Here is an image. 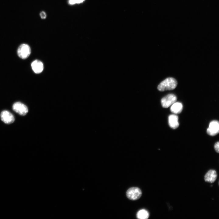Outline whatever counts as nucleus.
<instances>
[{
    "mask_svg": "<svg viewBox=\"0 0 219 219\" xmlns=\"http://www.w3.org/2000/svg\"><path fill=\"white\" fill-rule=\"evenodd\" d=\"M12 109L16 112L22 116L25 115L28 112L27 107L20 102H17L13 105Z\"/></svg>",
    "mask_w": 219,
    "mask_h": 219,
    "instance_id": "5",
    "label": "nucleus"
},
{
    "mask_svg": "<svg viewBox=\"0 0 219 219\" xmlns=\"http://www.w3.org/2000/svg\"><path fill=\"white\" fill-rule=\"evenodd\" d=\"M214 148L215 151L218 153L219 152V143L217 141L214 144Z\"/></svg>",
    "mask_w": 219,
    "mask_h": 219,
    "instance_id": "14",
    "label": "nucleus"
},
{
    "mask_svg": "<svg viewBox=\"0 0 219 219\" xmlns=\"http://www.w3.org/2000/svg\"><path fill=\"white\" fill-rule=\"evenodd\" d=\"M30 53V48L27 44H22L19 46L18 49V55L21 58L25 59L27 58Z\"/></svg>",
    "mask_w": 219,
    "mask_h": 219,
    "instance_id": "2",
    "label": "nucleus"
},
{
    "mask_svg": "<svg viewBox=\"0 0 219 219\" xmlns=\"http://www.w3.org/2000/svg\"><path fill=\"white\" fill-rule=\"evenodd\" d=\"M182 108V105L181 103L175 102L171 105L170 110L175 114H178L181 112Z\"/></svg>",
    "mask_w": 219,
    "mask_h": 219,
    "instance_id": "11",
    "label": "nucleus"
},
{
    "mask_svg": "<svg viewBox=\"0 0 219 219\" xmlns=\"http://www.w3.org/2000/svg\"><path fill=\"white\" fill-rule=\"evenodd\" d=\"M1 120L5 123L9 124L13 123L15 120L13 115L7 110L2 111L0 115Z\"/></svg>",
    "mask_w": 219,
    "mask_h": 219,
    "instance_id": "7",
    "label": "nucleus"
},
{
    "mask_svg": "<svg viewBox=\"0 0 219 219\" xmlns=\"http://www.w3.org/2000/svg\"><path fill=\"white\" fill-rule=\"evenodd\" d=\"M177 85L176 79L173 78H168L159 84L158 86V89L160 91L172 90L176 87Z\"/></svg>",
    "mask_w": 219,
    "mask_h": 219,
    "instance_id": "1",
    "label": "nucleus"
},
{
    "mask_svg": "<svg viewBox=\"0 0 219 219\" xmlns=\"http://www.w3.org/2000/svg\"><path fill=\"white\" fill-rule=\"evenodd\" d=\"M217 177L216 172L214 170H210L205 174L204 178V180L207 182L213 183L216 180Z\"/></svg>",
    "mask_w": 219,
    "mask_h": 219,
    "instance_id": "9",
    "label": "nucleus"
},
{
    "mask_svg": "<svg viewBox=\"0 0 219 219\" xmlns=\"http://www.w3.org/2000/svg\"><path fill=\"white\" fill-rule=\"evenodd\" d=\"M207 132L208 134L211 136H214L217 134L219 132V123L218 121L214 120L211 121L210 123Z\"/></svg>",
    "mask_w": 219,
    "mask_h": 219,
    "instance_id": "6",
    "label": "nucleus"
},
{
    "mask_svg": "<svg viewBox=\"0 0 219 219\" xmlns=\"http://www.w3.org/2000/svg\"><path fill=\"white\" fill-rule=\"evenodd\" d=\"M85 0H69V3L70 5L79 4Z\"/></svg>",
    "mask_w": 219,
    "mask_h": 219,
    "instance_id": "13",
    "label": "nucleus"
},
{
    "mask_svg": "<svg viewBox=\"0 0 219 219\" xmlns=\"http://www.w3.org/2000/svg\"><path fill=\"white\" fill-rule=\"evenodd\" d=\"M32 68L36 73L39 74L41 72L43 69V65L41 61L36 60L33 61L31 64Z\"/></svg>",
    "mask_w": 219,
    "mask_h": 219,
    "instance_id": "8",
    "label": "nucleus"
},
{
    "mask_svg": "<svg viewBox=\"0 0 219 219\" xmlns=\"http://www.w3.org/2000/svg\"><path fill=\"white\" fill-rule=\"evenodd\" d=\"M177 100V97L174 94H169L163 97L161 100V103L162 106L167 108L172 105Z\"/></svg>",
    "mask_w": 219,
    "mask_h": 219,
    "instance_id": "4",
    "label": "nucleus"
},
{
    "mask_svg": "<svg viewBox=\"0 0 219 219\" xmlns=\"http://www.w3.org/2000/svg\"><path fill=\"white\" fill-rule=\"evenodd\" d=\"M149 216V214L147 211L145 209L139 210L137 214V217L138 219H147Z\"/></svg>",
    "mask_w": 219,
    "mask_h": 219,
    "instance_id": "12",
    "label": "nucleus"
},
{
    "mask_svg": "<svg viewBox=\"0 0 219 219\" xmlns=\"http://www.w3.org/2000/svg\"><path fill=\"white\" fill-rule=\"evenodd\" d=\"M127 198L130 200H136L141 196L142 192L141 190L137 187H133L128 189L126 193Z\"/></svg>",
    "mask_w": 219,
    "mask_h": 219,
    "instance_id": "3",
    "label": "nucleus"
},
{
    "mask_svg": "<svg viewBox=\"0 0 219 219\" xmlns=\"http://www.w3.org/2000/svg\"><path fill=\"white\" fill-rule=\"evenodd\" d=\"M169 126L172 128L175 129L179 126L178 116L175 114L170 115L168 118Z\"/></svg>",
    "mask_w": 219,
    "mask_h": 219,
    "instance_id": "10",
    "label": "nucleus"
},
{
    "mask_svg": "<svg viewBox=\"0 0 219 219\" xmlns=\"http://www.w3.org/2000/svg\"><path fill=\"white\" fill-rule=\"evenodd\" d=\"M40 16L41 18L42 19H45L46 17V14L43 11H42L40 13Z\"/></svg>",
    "mask_w": 219,
    "mask_h": 219,
    "instance_id": "15",
    "label": "nucleus"
}]
</instances>
